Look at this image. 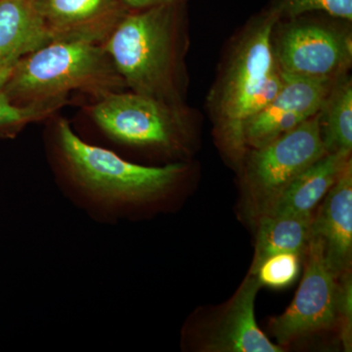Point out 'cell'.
Listing matches in <instances>:
<instances>
[{
  "label": "cell",
  "instance_id": "cell-1",
  "mask_svg": "<svg viewBox=\"0 0 352 352\" xmlns=\"http://www.w3.org/2000/svg\"><path fill=\"white\" fill-rule=\"evenodd\" d=\"M53 166L65 199L88 219L113 226L156 208L173 194L187 170L183 163L145 166L83 140L66 120L51 139Z\"/></svg>",
  "mask_w": 352,
  "mask_h": 352
},
{
  "label": "cell",
  "instance_id": "cell-2",
  "mask_svg": "<svg viewBox=\"0 0 352 352\" xmlns=\"http://www.w3.org/2000/svg\"><path fill=\"white\" fill-rule=\"evenodd\" d=\"M122 78L99 44L51 41L9 69L2 89L18 105L61 107L69 92L97 99L124 91Z\"/></svg>",
  "mask_w": 352,
  "mask_h": 352
},
{
  "label": "cell",
  "instance_id": "cell-3",
  "mask_svg": "<svg viewBox=\"0 0 352 352\" xmlns=\"http://www.w3.org/2000/svg\"><path fill=\"white\" fill-rule=\"evenodd\" d=\"M281 14L273 7L243 36L215 89L214 113L224 148L235 157L245 151L244 129L282 87L272 38Z\"/></svg>",
  "mask_w": 352,
  "mask_h": 352
},
{
  "label": "cell",
  "instance_id": "cell-4",
  "mask_svg": "<svg viewBox=\"0 0 352 352\" xmlns=\"http://www.w3.org/2000/svg\"><path fill=\"white\" fill-rule=\"evenodd\" d=\"M102 47L132 92L176 105V4L127 11Z\"/></svg>",
  "mask_w": 352,
  "mask_h": 352
},
{
  "label": "cell",
  "instance_id": "cell-5",
  "mask_svg": "<svg viewBox=\"0 0 352 352\" xmlns=\"http://www.w3.org/2000/svg\"><path fill=\"white\" fill-rule=\"evenodd\" d=\"M90 117L102 138L115 147L175 156L186 146L182 111L153 97L112 92L97 99Z\"/></svg>",
  "mask_w": 352,
  "mask_h": 352
},
{
  "label": "cell",
  "instance_id": "cell-6",
  "mask_svg": "<svg viewBox=\"0 0 352 352\" xmlns=\"http://www.w3.org/2000/svg\"><path fill=\"white\" fill-rule=\"evenodd\" d=\"M326 154L318 113L268 144L252 149L245 177L258 214L296 176Z\"/></svg>",
  "mask_w": 352,
  "mask_h": 352
},
{
  "label": "cell",
  "instance_id": "cell-7",
  "mask_svg": "<svg viewBox=\"0 0 352 352\" xmlns=\"http://www.w3.org/2000/svg\"><path fill=\"white\" fill-rule=\"evenodd\" d=\"M307 265L293 302L270 321V332L279 346L338 325L339 278L329 268L323 245L316 236L308 243Z\"/></svg>",
  "mask_w": 352,
  "mask_h": 352
},
{
  "label": "cell",
  "instance_id": "cell-8",
  "mask_svg": "<svg viewBox=\"0 0 352 352\" xmlns=\"http://www.w3.org/2000/svg\"><path fill=\"white\" fill-rule=\"evenodd\" d=\"M272 45L278 69L287 75L337 80L351 67V34L328 25L292 23Z\"/></svg>",
  "mask_w": 352,
  "mask_h": 352
},
{
  "label": "cell",
  "instance_id": "cell-9",
  "mask_svg": "<svg viewBox=\"0 0 352 352\" xmlns=\"http://www.w3.org/2000/svg\"><path fill=\"white\" fill-rule=\"evenodd\" d=\"M280 75L282 87L276 96L245 124V148L263 147L314 117L320 111L336 80L291 76L281 72Z\"/></svg>",
  "mask_w": 352,
  "mask_h": 352
},
{
  "label": "cell",
  "instance_id": "cell-10",
  "mask_svg": "<svg viewBox=\"0 0 352 352\" xmlns=\"http://www.w3.org/2000/svg\"><path fill=\"white\" fill-rule=\"evenodd\" d=\"M52 41L102 45L129 9L120 0H36Z\"/></svg>",
  "mask_w": 352,
  "mask_h": 352
},
{
  "label": "cell",
  "instance_id": "cell-11",
  "mask_svg": "<svg viewBox=\"0 0 352 352\" xmlns=\"http://www.w3.org/2000/svg\"><path fill=\"white\" fill-rule=\"evenodd\" d=\"M311 236L323 245L329 268L338 278L351 271L352 258V163L344 166L314 217Z\"/></svg>",
  "mask_w": 352,
  "mask_h": 352
},
{
  "label": "cell",
  "instance_id": "cell-12",
  "mask_svg": "<svg viewBox=\"0 0 352 352\" xmlns=\"http://www.w3.org/2000/svg\"><path fill=\"white\" fill-rule=\"evenodd\" d=\"M258 278L250 273L241 285L221 321L210 335L208 351L282 352V346L271 342L258 328L254 302L261 288Z\"/></svg>",
  "mask_w": 352,
  "mask_h": 352
},
{
  "label": "cell",
  "instance_id": "cell-13",
  "mask_svg": "<svg viewBox=\"0 0 352 352\" xmlns=\"http://www.w3.org/2000/svg\"><path fill=\"white\" fill-rule=\"evenodd\" d=\"M351 160V154H326L296 176L261 214L311 215Z\"/></svg>",
  "mask_w": 352,
  "mask_h": 352
},
{
  "label": "cell",
  "instance_id": "cell-14",
  "mask_svg": "<svg viewBox=\"0 0 352 352\" xmlns=\"http://www.w3.org/2000/svg\"><path fill=\"white\" fill-rule=\"evenodd\" d=\"M51 38L32 0H0V68H8Z\"/></svg>",
  "mask_w": 352,
  "mask_h": 352
},
{
  "label": "cell",
  "instance_id": "cell-15",
  "mask_svg": "<svg viewBox=\"0 0 352 352\" xmlns=\"http://www.w3.org/2000/svg\"><path fill=\"white\" fill-rule=\"evenodd\" d=\"M311 215L261 214L256 252L250 273L254 274L263 261L281 252L302 254L311 238Z\"/></svg>",
  "mask_w": 352,
  "mask_h": 352
},
{
  "label": "cell",
  "instance_id": "cell-16",
  "mask_svg": "<svg viewBox=\"0 0 352 352\" xmlns=\"http://www.w3.org/2000/svg\"><path fill=\"white\" fill-rule=\"evenodd\" d=\"M322 142L327 154H351L352 82L344 75L338 78L318 112Z\"/></svg>",
  "mask_w": 352,
  "mask_h": 352
},
{
  "label": "cell",
  "instance_id": "cell-17",
  "mask_svg": "<svg viewBox=\"0 0 352 352\" xmlns=\"http://www.w3.org/2000/svg\"><path fill=\"white\" fill-rule=\"evenodd\" d=\"M10 68H0V133L17 131L20 127L47 118L59 109L56 105L23 106L14 103L2 89Z\"/></svg>",
  "mask_w": 352,
  "mask_h": 352
},
{
  "label": "cell",
  "instance_id": "cell-18",
  "mask_svg": "<svg viewBox=\"0 0 352 352\" xmlns=\"http://www.w3.org/2000/svg\"><path fill=\"white\" fill-rule=\"evenodd\" d=\"M300 256L295 252L273 254L263 261L254 275L261 286L282 289L289 286L300 273Z\"/></svg>",
  "mask_w": 352,
  "mask_h": 352
},
{
  "label": "cell",
  "instance_id": "cell-19",
  "mask_svg": "<svg viewBox=\"0 0 352 352\" xmlns=\"http://www.w3.org/2000/svg\"><path fill=\"white\" fill-rule=\"evenodd\" d=\"M276 8L282 16L296 18L310 12H324L332 17L352 20V0H280Z\"/></svg>",
  "mask_w": 352,
  "mask_h": 352
},
{
  "label": "cell",
  "instance_id": "cell-20",
  "mask_svg": "<svg viewBox=\"0 0 352 352\" xmlns=\"http://www.w3.org/2000/svg\"><path fill=\"white\" fill-rule=\"evenodd\" d=\"M338 324L340 338L346 351H351L352 336V280L351 271L339 277L337 300Z\"/></svg>",
  "mask_w": 352,
  "mask_h": 352
},
{
  "label": "cell",
  "instance_id": "cell-21",
  "mask_svg": "<svg viewBox=\"0 0 352 352\" xmlns=\"http://www.w3.org/2000/svg\"><path fill=\"white\" fill-rule=\"evenodd\" d=\"M129 10H141L150 7L177 4L179 0H120Z\"/></svg>",
  "mask_w": 352,
  "mask_h": 352
},
{
  "label": "cell",
  "instance_id": "cell-22",
  "mask_svg": "<svg viewBox=\"0 0 352 352\" xmlns=\"http://www.w3.org/2000/svg\"><path fill=\"white\" fill-rule=\"evenodd\" d=\"M32 1H36V0H32Z\"/></svg>",
  "mask_w": 352,
  "mask_h": 352
}]
</instances>
